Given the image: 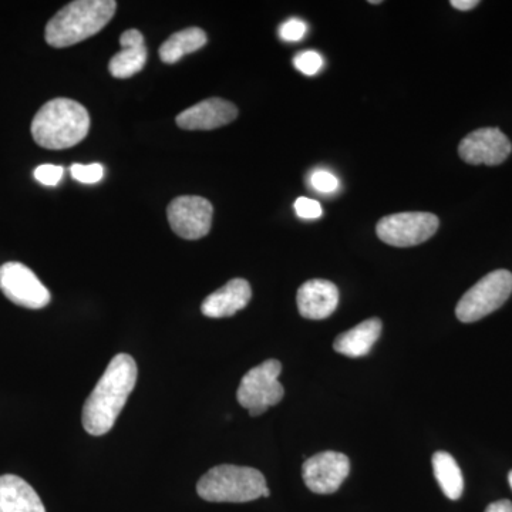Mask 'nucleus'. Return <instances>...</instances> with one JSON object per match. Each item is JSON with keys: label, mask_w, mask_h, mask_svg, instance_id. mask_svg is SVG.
<instances>
[{"label": "nucleus", "mask_w": 512, "mask_h": 512, "mask_svg": "<svg viewBox=\"0 0 512 512\" xmlns=\"http://www.w3.org/2000/svg\"><path fill=\"white\" fill-rule=\"evenodd\" d=\"M136 360L127 353L114 356L84 403L82 421L90 436H104L113 429L137 383Z\"/></svg>", "instance_id": "nucleus-1"}, {"label": "nucleus", "mask_w": 512, "mask_h": 512, "mask_svg": "<svg viewBox=\"0 0 512 512\" xmlns=\"http://www.w3.org/2000/svg\"><path fill=\"white\" fill-rule=\"evenodd\" d=\"M90 130L89 111L70 99L46 103L32 121V136L47 150H66L77 146Z\"/></svg>", "instance_id": "nucleus-2"}, {"label": "nucleus", "mask_w": 512, "mask_h": 512, "mask_svg": "<svg viewBox=\"0 0 512 512\" xmlns=\"http://www.w3.org/2000/svg\"><path fill=\"white\" fill-rule=\"evenodd\" d=\"M114 0H76L57 12L46 26V42L62 49L83 42L106 28L116 13Z\"/></svg>", "instance_id": "nucleus-3"}, {"label": "nucleus", "mask_w": 512, "mask_h": 512, "mask_svg": "<svg viewBox=\"0 0 512 512\" xmlns=\"http://www.w3.org/2000/svg\"><path fill=\"white\" fill-rule=\"evenodd\" d=\"M197 493L210 503H249L271 495L261 471L232 464L211 468L198 481Z\"/></svg>", "instance_id": "nucleus-4"}, {"label": "nucleus", "mask_w": 512, "mask_h": 512, "mask_svg": "<svg viewBox=\"0 0 512 512\" xmlns=\"http://www.w3.org/2000/svg\"><path fill=\"white\" fill-rule=\"evenodd\" d=\"M281 372V362L269 359L242 377L237 400L248 410L249 416H261L269 407L276 406L284 399L285 389L279 382Z\"/></svg>", "instance_id": "nucleus-5"}, {"label": "nucleus", "mask_w": 512, "mask_h": 512, "mask_svg": "<svg viewBox=\"0 0 512 512\" xmlns=\"http://www.w3.org/2000/svg\"><path fill=\"white\" fill-rule=\"evenodd\" d=\"M512 293V274L505 269L491 272L468 289L456 308L458 320L473 323L500 309Z\"/></svg>", "instance_id": "nucleus-6"}, {"label": "nucleus", "mask_w": 512, "mask_h": 512, "mask_svg": "<svg viewBox=\"0 0 512 512\" xmlns=\"http://www.w3.org/2000/svg\"><path fill=\"white\" fill-rule=\"evenodd\" d=\"M439 225V218L430 212H399L382 218L376 232L384 244L409 248L429 241Z\"/></svg>", "instance_id": "nucleus-7"}, {"label": "nucleus", "mask_w": 512, "mask_h": 512, "mask_svg": "<svg viewBox=\"0 0 512 512\" xmlns=\"http://www.w3.org/2000/svg\"><path fill=\"white\" fill-rule=\"evenodd\" d=\"M0 291L10 302L28 309L45 308L52 299L35 272L20 262L0 266Z\"/></svg>", "instance_id": "nucleus-8"}, {"label": "nucleus", "mask_w": 512, "mask_h": 512, "mask_svg": "<svg viewBox=\"0 0 512 512\" xmlns=\"http://www.w3.org/2000/svg\"><path fill=\"white\" fill-rule=\"evenodd\" d=\"M212 215L214 208L211 202L192 195L175 198L167 210L168 222L175 234L190 241L207 237L212 225Z\"/></svg>", "instance_id": "nucleus-9"}, {"label": "nucleus", "mask_w": 512, "mask_h": 512, "mask_svg": "<svg viewBox=\"0 0 512 512\" xmlns=\"http://www.w3.org/2000/svg\"><path fill=\"white\" fill-rule=\"evenodd\" d=\"M350 473V460L338 451H323L303 463L302 476L312 493H336Z\"/></svg>", "instance_id": "nucleus-10"}, {"label": "nucleus", "mask_w": 512, "mask_h": 512, "mask_svg": "<svg viewBox=\"0 0 512 512\" xmlns=\"http://www.w3.org/2000/svg\"><path fill=\"white\" fill-rule=\"evenodd\" d=\"M512 151L510 138L500 128H478L461 140L458 154L471 165L503 164Z\"/></svg>", "instance_id": "nucleus-11"}, {"label": "nucleus", "mask_w": 512, "mask_h": 512, "mask_svg": "<svg viewBox=\"0 0 512 512\" xmlns=\"http://www.w3.org/2000/svg\"><path fill=\"white\" fill-rule=\"evenodd\" d=\"M237 116L238 109L235 104L212 97L178 114L177 124L184 130H215L232 123Z\"/></svg>", "instance_id": "nucleus-12"}, {"label": "nucleus", "mask_w": 512, "mask_h": 512, "mask_svg": "<svg viewBox=\"0 0 512 512\" xmlns=\"http://www.w3.org/2000/svg\"><path fill=\"white\" fill-rule=\"evenodd\" d=\"M296 302L303 318L312 320L329 318L338 309V286L326 279H311L299 288Z\"/></svg>", "instance_id": "nucleus-13"}, {"label": "nucleus", "mask_w": 512, "mask_h": 512, "mask_svg": "<svg viewBox=\"0 0 512 512\" xmlns=\"http://www.w3.org/2000/svg\"><path fill=\"white\" fill-rule=\"evenodd\" d=\"M251 298L252 289L248 281L235 278L218 291L211 293L208 298H205L201 305V312L207 318H229V316H234L235 313L247 308Z\"/></svg>", "instance_id": "nucleus-14"}, {"label": "nucleus", "mask_w": 512, "mask_h": 512, "mask_svg": "<svg viewBox=\"0 0 512 512\" xmlns=\"http://www.w3.org/2000/svg\"><path fill=\"white\" fill-rule=\"evenodd\" d=\"M0 512H46V508L32 485L6 474L0 477Z\"/></svg>", "instance_id": "nucleus-15"}, {"label": "nucleus", "mask_w": 512, "mask_h": 512, "mask_svg": "<svg viewBox=\"0 0 512 512\" xmlns=\"http://www.w3.org/2000/svg\"><path fill=\"white\" fill-rule=\"evenodd\" d=\"M382 326L380 319H367L355 328L339 335L333 343V349L340 355L353 357V359L369 355L370 350L382 335Z\"/></svg>", "instance_id": "nucleus-16"}, {"label": "nucleus", "mask_w": 512, "mask_h": 512, "mask_svg": "<svg viewBox=\"0 0 512 512\" xmlns=\"http://www.w3.org/2000/svg\"><path fill=\"white\" fill-rule=\"evenodd\" d=\"M207 45V35L200 28H188L165 40L160 49V57L164 63L174 64L183 59L185 55L197 52Z\"/></svg>", "instance_id": "nucleus-17"}, {"label": "nucleus", "mask_w": 512, "mask_h": 512, "mask_svg": "<svg viewBox=\"0 0 512 512\" xmlns=\"http://www.w3.org/2000/svg\"><path fill=\"white\" fill-rule=\"evenodd\" d=\"M431 461H433L434 477L441 491L450 500H458L463 495L464 478L457 461L447 451H437Z\"/></svg>", "instance_id": "nucleus-18"}, {"label": "nucleus", "mask_w": 512, "mask_h": 512, "mask_svg": "<svg viewBox=\"0 0 512 512\" xmlns=\"http://www.w3.org/2000/svg\"><path fill=\"white\" fill-rule=\"evenodd\" d=\"M147 62L146 46L124 47L110 60L109 70L117 79H128L140 73Z\"/></svg>", "instance_id": "nucleus-19"}, {"label": "nucleus", "mask_w": 512, "mask_h": 512, "mask_svg": "<svg viewBox=\"0 0 512 512\" xmlns=\"http://www.w3.org/2000/svg\"><path fill=\"white\" fill-rule=\"evenodd\" d=\"M293 66L305 76H315L323 67V57L315 50H305L293 59Z\"/></svg>", "instance_id": "nucleus-20"}, {"label": "nucleus", "mask_w": 512, "mask_h": 512, "mask_svg": "<svg viewBox=\"0 0 512 512\" xmlns=\"http://www.w3.org/2000/svg\"><path fill=\"white\" fill-rule=\"evenodd\" d=\"M72 177L74 180L79 181L82 184H96L99 181L103 180L104 177V167L101 164H73Z\"/></svg>", "instance_id": "nucleus-21"}, {"label": "nucleus", "mask_w": 512, "mask_h": 512, "mask_svg": "<svg viewBox=\"0 0 512 512\" xmlns=\"http://www.w3.org/2000/svg\"><path fill=\"white\" fill-rule=\"evenodd\" d=\"M309 184L312 185L313 190L322 192V194H333L339 190L340 185L338 177L328 170L313 171L309 177Z\"/></svg>", "instance_id": "nucleus-22"}, {"label": "nucleus", "mask_w": 512, "mask_h": 512, "mask_svg": "<svg viewBox=\"0 0 512 512\" xmlns=\"http://www.w3.org/2000/svg\"><path fill=\"white\" fill-rule=\"evenodd\" d=\"M64 174L63 167L60 165L43 164L35 170V178L40 184L46 187H56L62 181Z\"/></svg>", "instance_id": "nucleus-23"}, {"label": "nucleus", "mask_w": 512, "mask_h": 512, "mask_svg": "<svg viewBox=\"0 0 512 512\" xmlns=\"http://www.w3.org/2000/svg\"><path fill=\"white\" fill-rule=\"evenodd\" d=\"M306 32H308V26L298 18L286 20L284 25L279 28V36L285 42H299L305 37Z\"/></svg>", "instance_id": "nucleus-24"}, {"label": "nucleus", "mask_w": 512, "mask_h": 512, "mask_svg": "<svg viewBox=\"0 0 512 512\" xmlns=\"http://www.w3.org/2000/svg\"><path fill=\"white\" fill-rule=\"evenodd\" d=\"M295 212L302 220H318L322 217V205L312 198L301 197L295 202Z\"/></svg>", "instance_id": "nucleus-25"}, {"label": "nucleus", "mask_w": 512, "mask_h": 512, "mask_svg": "<svg viewBox=\"0 0 512 512\" xmlns=\"http://www.w3.org/2000/svg\"><path fill=\"white\" fill-rule=\"evenodd\" d=\"M120 45L121 49H124V47L144 46V36L137 29L127 30L120 37Z\"/></svg>", "instance_id": "nucleus-26"}, {"label": "nucleus", "mask_w": 512, "mask_h": 512, "mask_svg": "<svg viewBox=\"0 0 512 512\" xmlns=\"http://www.w3.org/2000/svg\"><path fill=\"white\" fill-rule=\"evenodd\" d=\"M450 5L453 6L454 9L467 12V10L474 9L476 6L480 5V2H478V0H451Z\"/></svg>", "instance_id": "nucleus-27"}, {"label": "nucleus", "mask_w": 512, "mask_h": 512, "mask_svg": "<svg viewBox=\"0 0 512 512\" xmlns=\"http://www.w3.org/2000/svg\"><path fill=\"white\" fill-rule=\"evenodd\" d=\"M485 512H512V503L508 500L495 501V503L488 505Z\"/></svg>", "instance_id": "nucleus-28"}, {"label": "nucleus", "mask_w": 512, "mask_h": 512, "mask_svg": "<svg viewBox=\"0 0 512 512\" xmlns=\"http://www.w3.org/2000/svg\"><path fill=\"white\" fill-rule=\"evenodd\" d=\"M369 3H370V5H380V3H382V2H380V0H370Z\"/></svg>", "instance_id": "nucleus-29"}, {"label": "nucleus", "mask_w": 512, "mask_h": 512, "mask_svg": "<svg viewBox=\"0 0 512 512\" xmlns=\"http://www.w3.org/2000/svg\"><path fill=\"white\" fill-rule=\"evenodd\" d=\"M508 481H510V485H511V488H512V471L510 474H508Z\"/></svg>", "instance_id": "nucleus-30"}]
</instances>
